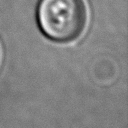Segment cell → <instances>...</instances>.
I'll use <instances>...</instances> for the list:
<instances>
[{
	"instance_id": "obj_1",
	"label": "cell",
	"mask_w": 128,
	"mask_h": 128,
	"mask_svg": "<svg viewBox=\"0 0 128 128\" xmlns=\"http://www.w3.org/2000/svg\"><path fill=\"white\" fill-rule=\"evenodd\" d=\"M41 32L56 42H69L83 31L86 11L82 0H39L36 12Z\"/></svg>"
}]
</instances>
